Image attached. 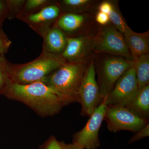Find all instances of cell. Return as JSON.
Instances as JSON below:
<instances>
[{"instance_id": "15", "label": "cell", "mask_w": 149, "mask_h": 149, "mask_svg": "<svg viewBox=\"0 0 149 149\" xmlns=\"http://www.w3.org/2000/svg\"><path fill=\"white\" fill-rule=\"evenodd\" d=\"M124 107L139 117L149 121V84L139 90L134 98Z\"/></svg>"}, {"instance_id": "5", "label": "cell", "mask_w": 149, "mask_h": 149, "mask_svg": "<svg viewBox=\"0 0 149 149\" xmlns=\"http://www.w3.org/2000/svg\"><path fill=\"white\" fill-rule=\"evenodd\" d=\"M93 51L133 60L123 35L113 25L107 24L95 37Z\"/></svg>"}, {"instance_id": "6", "label": "cell", "mask_w": 149, "mask_h": 149, "mask_svg": "<svg viewBox=\"0 0 149 149\" xmlns=\"http://www.w3.org/2000/svg\"><path fill=\"white\" fill-rule=\"evenodd\" d=\"M139 91L134 66L125 71L103 102L107 107H125Z\"/></svg>"}, {"instance_id": "1", "label": "cell", "mask_w": 149, "mask_h": 149, "mask_svg": "<svg viewBox=\"0 0 149 149\" xmlns=\"http://www.w3.org/2000/svg\"><path fill=\"white\" fill-rule=\"evenodd\" d=\"M3 94L25 104L43 117L57 114L64 106L56 92L42 81L27 84L11 82Z\"/></svg>"}, {"instance_id": "23", "label": "cell", "mask_w": 149, "mask_h": 149, "mask_svg": "<svg viewBox=\"0 0 149 149\" xmlns=\"http://www.w3.org/2000/svg\"><path fill=\"white\" fill-rule=\"evenodd\" d=\"M39 149H62L60 142L54 136H51Z\"/></svg>"}, {"instance_id": "17", "label": "cell", "mask_w": 149, "mask_h": 149, "mask_svg": "<svg viewBox=\"0 0 149 149\" xmlns=\"http://www.w3.org/2000/svg\"><path fill=\"white\" fill-rule=\"evenodd\" d=\"M61 11L70 13H80L91 5L90 0H63L58 2Z\"/></svg>"}, {"instance_id": "16", "label": "cell", "mask_w": 149, "mask_h": 149, "mask_svg": "<svg viewBox=\"0 0 149 149\" xmlns=\"http://www.w3.org/2000/svg\"><path fill=\"white\" fill-rule=\"evenodd\" d=\"M139 91L149 84V55H143L135 61L134 64Z\"/></svg>"}, {"instance_id": "25", "label": "cell", "mask_w": 149, "mask_h": 149, "mask_svg": "<svg viewBox=\"0 0 149 149\" xmlns=\"http://www.w3.org/2000/svg\"><path fill=\"white\" fill-rule=\"evenodd\" d=\"M9 10L7 0H0V28H2L3 22L8 18Z\"/></svg>"}, {"instance_id": "26", "label": "cell", "mask_w": 149, "mask_h": 149, "mask_svg": "<svg viewBox=\"0 0 149 149\" xmlns=\"http://www.w3.org/2000/svg\"><path fill=\"white\" fill-rule=\"evenodd\" d=\"M95 19L99 24L104 26L108 24L110 22L108 15L100 11L96 14Z\"/></svg>"}, {"instance_id": "14", "label": "cell", "mask_w": 149, "mask_h": 149, "mask_svg": "<svg viewBox=\"0 0 149 149\" xmlns=\"http://www.w3.org/2000/svg\"><path fill=\"white\" fill-rule=\"evenodd\" d=\"M43 50L49 53L60 56L66 47V36L55 26L48 30L43 35Z\"/></svg>"}, {"instance_id": "3", "label": "cell", "mask_w": 149, "mask_h": 149, "mask_svg": "<svg viewBox=\"0 0 149 149\" xmlns=\"http://www.w3.org/2000/svg\"><path fill=\"white\" fill-rule=\"evenodd\" d=\"M65 63L60 56L42 50L37 58L27 63L14 64L9 63V69L13 82L27 84L42 81Z\"/></svg>"}, {"instance_id": "27", "label": "cell", "mask_w": 149, "mask_h": 149, "mask_svg": "<svg viewBox=\"0 0 149 149\" xmlns=\"http://www.w3.org/2000/svg\"><path fill=\"white\" fill-rule=\"evenodd\" d=\"M113 8V3L111 2L103 1L99 6V11L108 15Z\"/></svg>"}, {"instance_id": "24", "label": "cell", "mask_w": 149, "mask_h": 149, "mask_svg": "<svg viewBox=\"0 0 149 149\" xmlns=\"http://www.w3.org/2000/svg\"><path fill=\"white\" fill-rule=\"evenodd\" d=\"M135 135L131 137L130 141H129V143H133L136 141H139L141 139L149 137V124L148 123L143 128H141L139 131L135 133Z\"/></svg>"}, {"instance_id": "13", "label": "cell", "mask_w": 149, "mask_h": 149, "mask_svg": "<svg viewBox=\"0 0 149 149\" xmlns=\"http://www.w3.org/2000/svg\"><path fill=\"white\" fill-rule=\"evenodd\" d=\"M133 60L141 56L149 54V32L137 33L132 29L123 35Z\"/></svg>"}, {"instance_id": "8", "label": "cell", "mask_w": 149, "mask_h": 149, "mask_svg": "<svg viewBox=\"0 0 149 149\" xmlns=\"http://www.w3.org/2000/svg\"><path fill=\"white\" fill-rule=\"evenodd\" d=\"M104 120L112 133L128 130L135 133L149 123L122 107H107Z\"/></svg>"}, {"instance_id": "9", "label": "cell", "mask_w": 149, "mask_h": 149, "mask_svg": "<svg viewBox=\"0 0 149 149\" xmlns=\"http://www.w3.org/2000/svg\"><path fill=\"white\" fill-rule=\"evenodd\" d=\"M107 108L102 102L91 115L84 128L73 135V143L85 149H97L100 146L99 130Z\"/></svg>"}, {"instance_id": "12", "label": "cell", "mask_w": 149, "mask_h": 149, "mask_svg": "<svg viewBox=\"0 0 149 149\" xmlns=\"http://www.w3.org/2000/svg\"><path fill=\"white\" fill-rule=\"evenodd\" d=\"M83 14L65 13H61L54 26L61 30L66 37H74L81 30L87 22Z\"/></svg>"}, {"instance_id": "28", "label": "cell", "mask_w": 149, "mask_h": 149, "mask_svg": "<svg viewBox=\"0 0 149 149\" xmlns=\"http://www.w3.org/2000/svg\"><path fill=\"white\" fill-rule=\"evenodd\" d=\"M60 143L62 149H85L73 143L66 144L63 141H61Z\"/></svg>"}, {"instance_id": "21", "label": "cell", "mask_w": 149, "mask_h": 149, "mask_svg": "<svg viewBox=\"0 0 149 149\" xmlns=\"http://www.w3.org/2000/svg\"><path fill=\"white\" fill-rule=\"evenodd\" d=\"M25 0H7L8 6L9 19L17 18L21 14Z\"/></svg>"}, {"instance_id": "19", "label": "cell", "mask_w": 149, "mask_h": 149, "mask_svg": "<svg viewBox=\"0 0 149 149\" xmlns=\"http://www.w3.org/2000/svg\"><path fill=\"white\" fill-rule=\"evenodd\" d=\"M9 63L4 55L0 54V94H3L8 86L12 82L9 69Z\"/></svg>"}, {"instance_id": "22", "label": "cell", "mask_w": 149, "mask_h": 149, "mask_svg": "<svg viewBox=\"0 0 149 149\" xmlns=\"http://www.w3.org/2000/svg\"><path fill=\"white\" fill-rule=\"evenodd\" d=\"M12 42L7 35L0 28V54L4 55L8 51Z\"/></svg>"}, {"instance_id": "2", "label": "cell", "mask_w": 149, "mask_h": 149, "mask_svg": "<svg viewBox=\"0 0 149 149\" xmlns=\"http://www.w3.org/2000/svg\"><path fill=\"white\" fill-rule=\"evenodd\" d=\"M87 68L86 63H65L42 81L56 92L64 106L80 103L79 91Z\"/></svg>"}, {"instance_id": "10", "label": "cell", "mask_w": 149, "mask_h": 149, "mask_svg": "<svg viewBox=\"0 0 149 149\" xmlns=\"http://www.w3.org/2000/svg\"><path fill=\"white\" fill-rule=\"evenodd\" d=\"M95 37L82 35L66 37V46L60 56L65 63H86L93 51Z\"/></svg>"}, {"instance_id": "4", "label": "cell", "mask_w": 149, "mask_h": 149, "mask_svg": "<svg viewBox=\"0 0 149 149\" xmlns=\"http://www.w3.org/2000/svg\"><path fill=\"white\" fill-rule=\"evenodd\" d=\"M134 64L135 61L133 60L120 56H109L103 60L97 69V83L103 101L121 75Z\"/></svg>"}, {"instance_id": "7", "label": "cell", "mask_w": 149, "mask_h": 149, "mask_svg": "<svg viewBox=\"0 0 149 149\" xmlns=\"http://www.w3.org/2000/svg\"><path fill=\"white\" fill-rule=\"evenodd\" d=\"M81 115L90 117L95 110L103 102L96 79L95 63L92 60L83 77L79 91Z\"/></svg>"}, {"instance_id": "18", "label": "cell", "mask_w": 149, "mask_h": 149, "mask_svg": "<svg viewBox=\"0 0 149 149\" xmlns=\"http://www.w3.org/2000/svg\"><path fill=\"white\" fill-rule=\"evenodd\" d=\"M108 15L112 25L123 35L131 30L120 12L113 4L112 9Z\"/></svg>"}, {"instance_id": "20", "label": "cell", "mask_w": 149, "mask_h": 149, "mask_svg": "<svg viewBox=\"0 0 149 149\" xmlns=\"http://www.w3.org/2000/svg\"><path fill=\"white\" fill-rule=\"evenodd\" d=\"M53 1L49 0H27L21 14L17 19L37 12Z\"/></svg>"}, {"instance_id": "11", "label": "cell", "mask_w": 149, "mask_h": 149, "mask_svg": "<svg viewBox=\"0 0 149 149\" xmlns=\"http://www.w3.org/2000/svg\"><path fill=\"white\" fill-rule=\"evenodd\" d=\"M61 14L58 2L53 1L37 12L18 19L28 24L42 37L48 30L53 27Z\"/></svg>"}]
</instances>
